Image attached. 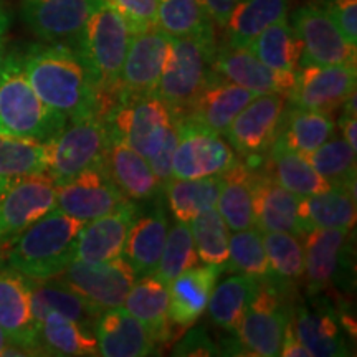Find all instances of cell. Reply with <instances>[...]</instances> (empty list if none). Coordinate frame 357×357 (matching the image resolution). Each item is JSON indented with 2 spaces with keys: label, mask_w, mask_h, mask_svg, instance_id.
<instances>
[{
  "label": "cell",
  "mask_w": 357,
  "mask_h": 357,
  "mask_svg": "<svg viewBox=\"0 0 357 357\" xmlns=\"http://www.w3.org/2000/svg\"><path fill=\"white\" fill-rule=\"evenodd\" d=\"M55 278L102 311L121 307L136 283L132 268L121 257L100 263L73 260Z\"/></svg>",
  "instance_id": "cell-10"
},
{
  "label": "cell",
  "mask_w": 357,
  "mask_h": 357,
  "mask_svg": "<svg viewBox=\"0 0 357 357\" xmlns=\"http://www.w3.org/2000/svg\"><path fill=\"white\" fill-rule=\"evenodd\" d=\"M167 217L162 207L136 218L128 231L123 253L136 276L154 275L167 236Z\"/></svg>",
  "instance_id": "cell-30"
},
{
  "label": "cell",
  "mask_w": 357,
  "mask_h": 357,
  "mask_svg": "<svg viewBox=\"0 0 357 357\" xmlns=\"http://www.w3.org/2000/svg\"><path fill=\"white\" fill-rule=\"evenodd\" d=\"M356 93V66L306 65L296 70L288 98L293 106L333 114Z\"/></svg>",
  "instance_id": "cell-15"
},
{
  "label": "cell",
  "mask_w": 357,
  "mask_h": 357,
  "mask_svg": "<svg viewBox=\"0 0 357 357\" xmlns=\"http://www.w3.org/2000/svg\"><path fill=\"white\" fill-rule=\"evenodd\" d=\"M43 356H98L95 334L58 312H48L37 324Z\"/></svg>",
  "instance_id": "cell-35"
},
{
  "label": "cell",
  "mask_w": 357,
  "mask_h": 357,
  "mask_svg": "<svg viewBox=\"0 0 357 357\" xmlns=\"http://www.w3.org/2000/svg\"><path fill=\"white\" fill-rule=\"evenodd\" d=\"M55 208L56 184L47 172L12 181L0 197V243L10 242Z\"/></svg>",
  "instance_id": "cell-11"
},
{
  "label": "cell",
  "mask_w": 357,
  "mask_h": 357,
  "mask_svg": "<svg viewBox=\"0 0 357 357\" xmlns=\"http://www.w3.org/2000/svg\"><path fill=\"white\" fill-rule=\"evenodd\" d=\"M339 124L342 126V131H344V139L347 144H349L352 149H357V137H356V116H342Z\"/></svg>",
  "instance_id": "cell-53"
},
{
  "label": "cell",
  "mask_w": 357,
  "mask_h": 357,
  "mask_svg": "<svg viewBox=\"0 0 357 357\" xmlns=\"http://www.w3.org/2000/svg\"><path fill=\"white\" fill-rule=\"evenodd\" d=\"M284 109L283 95H258L253 98L225 131L231 149L258 162L280 136Z\"/></svg>",
  "instance_id": "cell-14"
},
{
  "label": "cell",
  "mask_w": 357,
  "mask_h": 357,
  "mask_svg": "<svg viewBox=\"0 0 357 357\" xmlns=\"http://www.w3.org/2000/svg\"><path fill=\"white\" fill-rule=\"evenodd\" d=\"M289 0H238L223 29L227 45L247 48L266 26L287 19Z\"/></svg>",
  "instance_id": "cell-34"
},
{
  "label": "cell",
  "mask_w": 357,
  "mask_h": 357,
  "mask_svg": "<svg viewBox=\"0 0 357 357\" xmlns=\"http://www.w3.org/2000/svg\"><path fill=\"white\" fill-rule=\"evenodd\" d=\"M212 70L257 95L288 96L294 84V73L270 68L248 48H236L230 45H217L212 56Z\"/></svg>",
  "instance_id": "cell-19"
},
{
  "label": "cell",
  "mask_w": 357,
  "mask_h": 357,
  "mask_svg": "<svg viewBox=\"0 0 357 357\" xmlns=\"http://www.w3.org/2000/svg\"><path fill=\"white\" fill-rule=\"evenodd\" d=\"M70 126L45 141V172L56 185L101 167L111 139V124L105 116L70 121Z\"/></svg>",
  "instance_id": "cell-5"
},
{
  "label": "cell",
  "mask_w": 357,
  "mask_h": 357,
  "mask_svg": "<svg viewBox=\"0 0 357 357\" xmlns=\"http://www.w3.org/2000/svg\"><path fill=\"white\" fill-rule=\"evenodd\" d=\"M215 47V37L207 35L172 38L171 52L154 93L171 108L174 116L184 114L202 91L212 73Z\"/></svg>",
  "instance_id": "cell-6"
},
{
  "label": "cell",
  "mask_w": 357,
  "mask_h": 357,
  "mask_svg": "<svg viewBox=\"0 0 357 357\" xmlns=\"http://www.w3.org/2000/svg\"><path fill=\"white\" fill-rule=\"evenodd\" d=\"M258 281L252 276L240 275L213 288L207 305L212 323L225 331H235L257 291Z\"/></svg>",
  "instance_id": "cell-39"
},
{
  "label": "cell",
  "mask_w": 357,
  "mask_h": 357,
  "mask_svg": "<svg viewBox=\"0 0 357 357\" xmlns=\"http://www.w3.org/2000/svg\"><path fill=\"white\" fill-rule=\"evenodd\" d=\"M176 118V116H174ZM178 139L172 159V178L222 176L235 164V151L220 134L185 118H176Z\"/></svg>",
  "instance_id": "cell-9"
},
{
  "label": "cell",
  "mask_w": 357,
  "mask_h": 357,
  "mask_svg": "<svg viewBox=\"0 0 357 357\" xmlns=\"http://www.w3.org/2000/svg\"><path fill=\"white\" fill-rule=\"evenodd\" d=\"M8 342H10V337H8V334L0 328V356H2V352L7 347Z\"/></svg>",
  "instance_id": "cell-55"
},
{
  "label": "cell",
  "mask_w": 357,
  "mask_h": 357,
  "mask_svg": "<svg viewBox=\"0 0 357 357\" xmlns=\"http://www.w3.org/2000/svg\"><path fill=\"white\" fill-rule=\"evenodd\" d=\"M300 197L276 184L265 174H258L253 184V218L255 227L261 231H288L303 236V229L298 217Z\"/></svg>",
  "instance_id": "cell-26"
},
{
  "label": "cell",
  "mask_w": 357,
  "mask_h": 357,
  "mask_svg": "<svg viewBox=\"0 0 357 357\" xmlns=\"http://www.w3.org/2000/svg\"><path fill=\"white\" fill-rule=\"evenodd\" d=\"M30 298H32V312L35 326L45 318L48 312H58L83 329L93 333L98 316L102 310L84 300L78 293L61 283L60 280H30Z\"/></svg>",
  "instance_id": "cell-28"
},
{
  "label": "cell",
  "mask_w": 357,
  "mask_h": 357,
  "mask_svg": "<svg viewBox=\"0 0 357 357\" xmlns=\"http://www.w3.org/2000/svg\"><path fill=\"white\" fill-rule=\"evenodd\" d=\"M7 42H6V38H3V35L2 37H0V66H2V63H3V58H6V55H7Z\"/></svg>",
  "instance_id": "cell-56"
},
{
  "label": "cell",
  "mask_w": 357,
  "mask_h": 357,
  "mask_svg": "<svg viewBox=\"0 0 357 357\" xmlns=\"http://www.w3.org/2000/svg\"><path fill=\"white\" fill-rule=\"evenodd\" d=\"M334 132L336 121L331 114L293 106L291 109H284L278 137L296 153L307 154L331 139Z\"/></svg>",
  "instance_id": "cell-37"
},
{
  "label": "cell",
  "mask_w": 357,
  "mask_h": 357,
  "mask_svg": "<svg viewBox=\"0 0 357 357\" xmlns=\"http://www.w3.org/2000/svg\"><path fill=\"white\" fill-rule=\"evenodd\" d=\"M223 185L215 208L230 230H245L255 227L253 218V184L255 169L236 162L222 174Z\"/></svg>",
  "instance_id": "cell-33"
},
{
  "label": "cell",
  "mask_w": 357,
  "mask_h": 357,
  "mask_svg": "<svg viewBox=\"0 0 357 357\" xmlns=\"http://www.w3.org/2000/svg\"><path fill=\"white\" fill-rule=\"evenodd\" d=\"M158 26L169 37H215L213 22L199 0H159Z\"/></svg>",
  "instance_id": "cell-40"
},
{
  "label": "cell",
  "mask_w": 357,
  "mask_h": 357,
  "mask_svg": "<svg viewBox=\"0 0 357 357\" xmlns=\"http://www.w3.org/2000/svg\"><path fill=\"white\" fill-rule=\"evenodd\" d=\"M291 25L303 45L300 66H356V45L347 42L326 8L312 3L298 7L293 12Z\"/></svg>",
  "instance_id": "cell-12"
},
{
  "label": "cell",
  "mask_w": 357,
  "mask_h": 357,
  "mask_svg": "<svg viewBox=\"0 0 357 357\" xmlns=\"http://www.w3.org/2000/svg\"><path fill=\"white\" fill-rule=\"evenodd\" d=\"M68 119L40 100L24 70L22 52L7 53L0 66V134L45 142Z\"/></svg>",
  "instance_id": "cell-3"
},
{
  "label": "cell",
  "mask_w": 357,
  "mask_h": 357,
  "mask_svg": "<svg viewBox=\"0 0 357 357\" xmlns=\"http://www.w3.org/2000/svg\"><path fill=\"white\" fill-rule=\"evenodd\" d=\"M247 48L261 63L276 71L296 73V70L300 68L303 45L293 25L287 19L266 26L250 42Z\"/></svg>",
  "instance_id": "cell-36"
},
{
  "label": "cell",
  "mask_w": 357,
  "mask_h": 357,
  "mask_svg": "<svg viewBox=\"0 0 357 357\" xmlns=\"http://www.w3.org/2000/svg\"><path fill=\"white\" fill-rule=\"evenodd\" d=\"M222 266H192L169 281V319L178 331L192 328L207 311Z\"/></svg>",
  "instance_id": "cell-24"
},
{
  "label": "cell",
  "mask_w": 357,
  "mask_h": 357,
  "mask_svg": "<svg viewBox=\"0 0 357 357\" xmlns=\"http://www.w3.org/2000/svg\"><path fill=\"white\" fill-rule=\"evenodd\" d=\"M263 174L298 197L331 189V184L312 169L305 155L288 147L280 137L263 155Z\"/></svg>",
  "instance_id": "cell-27"
},
{
  "label": "cell",
  "mask_w": 357,
  "mask_h": 357,
  "mask_svg": "<svg viewBox=\"0 0 357 357\" xmlns=\"http://www.w3.org/2000/svg\"><path fill=\"white\" fill-rule=\"evenodd\" d=\"M134 220L136 207L128 202L108 215L84 223L77 240L75 260L100 263L121 257Z\"/></svg>",
  "instance_id": "cell-25"
},
{
  "label": "cell",
  "mask_w": 357,
  "mask_h": 357,
  "mask_svg": "<svg viewBox=\"0 0 357 357\" xmlns=\"http://www.w3.org/2000/svg\"><path fill=\"white\" fill-rule=\"evenodd\" d=\"M111 128L129 142L146 160L153 159L162 146L174 114L155 93L119 96L108 116Z\"/></svg>",
  "instance_id": "cell-8"
},
{
  "label": "cell",
  "mask_w": 357,
  "mask_h": 357,
  "mask_svg": "<svg viewBox=\"0 0 357 357\" xmlns=\"http://www.w3.org/2000/svg\"><path fill=\"white\" fill-rule=\"evenodd\" d=\"M12 25V12L3 0H0V37L8 32Z\"/></svg>",
  "instance_id": "cell-54"
},
{
  "label": "cell",
  "mask_w": 357,
  "mask_h": 357,
  "mask_svg": "<svg viewBox=\"0 0 357 357\" xmlns=\"http://www.w3.org/2000/svg\"><path fill=\"white\" fill-rule=\"evenodd\" d=\"M93 334L98 356L144 357L158 351V342L149 329L121 307L102 311L98 316Z\"/></svg>",
  "instance_id": "cell-22"
},
{
  "label": "cell",
  "mask_w": 357,
  "mask_h": 357,
  "mask_svg": "<svg viewBox=\"0 0 357 357\" xmlns=\"http://www.w3.org/2000/svg\"><path fill=\"white\" fill-rule=\"evenodd\" d=\"M291 324L298 339L311 356L342 357L349 349L341 334L336 316L331 311L300 306L291 312Z\"/></svg>",
  "instance_id": "cell-32"
},
{
  "label": "cell",
  "mask_w": 357,
  "mask_h": 357,
  "mask_svg": "<svg viewBox=\"0 0 357 357\" xmlns=\"http://www.w3.org/2000/svg\"><path fill=\"white\" fill-rule=\"evenodd\" d=\"M83 225L55 208L10 240L6 263L30 280L55 278L75 260Z\"/></svg>",
  "instance_id": "cell-2"
},
{
  "label": "cell",
  "mask_w": 357,
  "mask_h": 357,
  "mask_svg": "<svg viewBox=\"0 0 357 357\" xmlns=\"http://www.w3.org/2000/svg\"><path fill=\"white\" fill-rule=\"evenodd\" d=\"M174 356H217L220 354V349L213 344L212 339L207 337L202 329H194L187 336L177 342L174 347Z\"/></svg>",
  "instance_id": "cell-50"
},
{
  "label": "cell",
  "mask_w": 357,
  "mask_h": 357,
  "mask_svg": "<svg viewBox=\"0 0 357 357\" xmlns=\"http://www.w3.org/2000/svg\"><path fill=\"white\" fill-rule=\"evenodd\" d=\"M114 182L129 200H149L160 189V182L151 169L149 162L129 146V142L111 128V139L106 149L105 164H102Z\"/></svg>",
  "instance_id": "cell-23"
},
{
  "label": "cell",
  "mask_w": 357,
  "mask_h": 357,
  "mask_svg": "<svg viewBox=\"0 0 357 357\" xmlns=\"http://www.w3.org/2000/svg\"><path fill=\"white\" fill-rule=\"evenodd\" d=\"M106 0H22L20 17L35 37L71 45L91 13Z\"/></svg>",
  "instance_id": "cell-16"
},
{
  "label": "cell",
  "mask_w": 357,
  "mask_h": 357,
  "mask_svg": "<svg viewBox=\"0 0 357 357\" xmlns=\"http://www.w3.org/2000/svg\"><path fill=\"white\" fill-rule=\"evenodd\" d=\"M222 185V176H212L204 178H171L164 189L169 207L177 222L190 223L197 213L215 207Z\"/></svg>",
  "instance_id": "cell-38"
},
{
  "label": "cell",
  "mask_w": 357,
  "mask_h": 357,
  "mask_svg": "<svg viewBox=\"0 0 357 357\" xmlns=\"http://www.w3.org/2000/svg\"><path fill=\"white\" fill-rule=\"evenodd\" d=\"M312 169L323 176L331 187L356 185V151L342 137H331L312 153L303 154Z\"/></svg>",
  "instance_id": "cell-42"
},
{
  "label": "cell",
  "mask_w": 357,
  "mask_h": 357,
  "mask_svg": "<svg viewBox=\"0 0 357 357\" xmlns=\"http://www.w3.org/2000/svg\"><path fill=\"white\" fill-rule=\"evenodd\" d=\"M280 356L283 357H310L311 352L306 349L305 344L298 339L296 334H294L291 319H289V324L287 326V331H284L283 342H281Z\"/></svg>",
  "instance_id": "cell-52"
},
{
  "label": "cell",
  "mask_w": 357,
  "mask_h": 357,
  "mask_svg": "<svg viewBox=\"0 0 357 357\" xmlns=\"http://www.w3.org/2000/svg\"><path fill=\"white\" fill-rule=\"evenodd\" d=\"M10 182H12V181H8V178H2V177H0V197H2L3 192L7 190V187L10 185Z\"/></svg>",
  "instance_id": "cell-57"
},
{
  "label": "cell",
  "mask_w": 357,
  "mask_h": 357,
  "mask_svg": "<svg viewBox=\"0 0 357 357\" xmlns=\"http://www.w3.org/2000/svg\"><path fill=\"white\" fill-rule=\"evenodd\" d=\"M199 261L197 250H195L194 236L189 223L177 222L171 230L167 231L166 242H164L160 260L154 276L160 281L169 283L181 275L182 271L195 266Z\"/></svg>",
  "instance_id": "cell-46"
},
{
  "label": "cell",
  "mask_w": 357,
  "mask_h": 357,
  "mask_svg": "<svg viewBox=\"0 0 357 357\" xmlns=\"http://www.w3.org/2000/svg\"><path fill=\"white\" fill-rule=\"evenodd\" d=\"M22 61L40 100L68 121L108 118L118 102L98 88L82 56L68 43L30 45L22 52Z\"/></svg>",
  "instance_id": "cell-1"
},
{
  "label": "cell",
  "mask_w": 357,
  "mask_h": 357,
  "mask_svg": "<svg viewBox=\"0 0 357 357\" xmlns=\"http://www.w3.org/2000/svg\"><path fill=\"white\" fill-rule=\"evenodd\" d=\"M231 271L252 276L255 280H266L271 276L261 231L252 229L236 230L229 238V261Z\"/></svg>",
  "instance_id": "cell-45"
},
{
  "label": "cell",
  "mask_w": 357,
  "mask_h": 357,
  "mask_svg": "<svg viewBox=\"0 0 357 357\" xmlns=\"http://www.w3.org/2000/svg\"><path fill=\"white\" fill-rule=\"evenodd\" d=\"M177 139H178L177 123H176V118H174L172 126L169 128L166 139H164L162 146H160V149L158 151V154H155L153 159L147 160L162 187L172 178V159H174V151H176V146H177Z\"/></svg>",
  "instance_id": "cell-49"
},
{
  "label": "cell",
  "mask_w": 357,
  "mask_h": 357,
  "mask_svg": "<svg viewBox=\"0 0 357 357\" xmlns=\"http://www.w3.org/2000/svg\"><path fill=\"white\" fill-rule=\"evenodd\" d=\"M171 42L172 37L159 26L132 33L123 65L118 98L151 95L155 91L171 52Z\"/></svg>",
  "instance_id": "cell-18"
},
{
  "label": "cell",
  "mask_w": 357,
  "mask_h": 357,
  "mask_svg": "<svg viewBox=\"0 0 357 357\" xmlns=\"http://www.w3.org/2000/svg\"><path fill=\"white\" fill-rule=\"evenodd\" d=\"M131 200L114 185L105 166L88 169L56 185V208L82 222H91L118 211Z\"/></svg>",
  "instance_id": "cell-17"
},
{
  "label": "cell",
  "mask_w": 357,
  "mask_h": 357,
  "mask_svg": "<svg viewBox=\"0 0 357 357\" xmlns=\"http://www.w3.org/2000/svg\"><path fill=\"white\" fill-rule=\"evenodd\" d=\"M202 7L207 10L208 17H211L213 25L225 26L227 20H229L231 10H234L238 0H199Z\"/></svg>",
  "instance_id": "cell-51"
},
{
  "label": "cell",
  "mask_w": 357,
  "mask_h": 357,
  "mask_svg": "<svg viewBox=\"0 0 357 357\" xmlns=\"http://www.w3.org/2000/svg\"><path fill=\"white\" fill-rule=\"evenodd\" d=\"M255 96H258L257 93L229 82L212 70L207 83L199 96L192 101L189 109L176 118H185L222 136L236 118V114Z\"/></svg>",
  "instance_id": "cell-20"
},
{
  "label": "cell",
  "mask_w": 357,
  "mask_h": 357,
  "mask_svg": "<svg viewBox=\"0 0 357 357\" xmlns=\"http://www.w3.org/2000/svg\"><path fill=\"white\" fill-rule=\"evenodd\" d=\"M45 172V142L0 134V177L15 178Z\"/></svg>",
  "instance_id": "cell-44"
},
{
  "label": "cell",
  "mask_w": 357,
  "mask_h": 357,
  "mask_svg": "<svg viewBox=\"0 0 357 357\" xmlns=\"http://www.w3.org/2000/svg\"><path fill=\"white\" fill-rule=\"evenodd\" d=\"M291 319L284 284L273 278L258 281V288L235 331L242 354L258 357L280 356L284 331Z\"/></svg>",
  "instance_id": "cell-7"
},
{
  "label": "cell",
  "mask_w": 357,
  "mask_h": 357,
  "mask_svg": "<svg viewBox=\"0 0 357 357\" xmlns=\"http://www.w3.org/2000/svg\"><path fill=\"white\" fill-rule=\"evenodd\" d=\"M326 10L347 42L357 45V0H329Z\"/></svg>",
  "instance_id": "cell-48"
},
{
  "label": "cell",
  "mask_w": 357,
  "mask_h": 357,
  "mask_svg": "<svg viewBox=\"0 0 357 357\" xmlns=\"http://www.w3.org/2000/svg\"><path fill=\"white\" fill-rule=\"evenodd\" d=\"M261 238L270 261V278L281 284H293L303 278L305 248L296 235L288 231H261Z\"/></svg>",
  "instance_id": "cell-41"
},
{
  "label": "cell",
  "mask_w": 357,
  "mask_h": 357,
  "mask_svg": "<svg viewBox=\"0 0 357 357\" xmlns=\"http://www.w3.org/2000/svg\"><path fill=\"white\" fill-rule=\"evenodd\" d=\"M305 275L310 293L341 287L351 271V230L311 229L305 235Z\"/></svg>",
  "instance_id": "cell-13"
},
{
  "label": "cell",
  "mask_w": 357,
  "mask_h": 357,
  "mask_svg": "<svg viewBox=\"0 0 357 357\" xmlns=\"http://www.w3.org/2000/svg\"><path fill=\"white\" fill-rule=\"evenodd\" d=\"M298 217L303 229H344L356 225V192L347 187H331L321 194L300 197Z\"/></svg>",
  "instance_id": "cell-31"
},
{
  "label": "cell",
  "mask_w": 357,
  "mask_h": 357,
  "mask_svg": "<svg viewBox=\"0 0 357 357\" xmlns=\"http://www.w3.org/2000/svg\"><path fill=\"white\" fill-rule=\"evenodd\" d=\"M124 310L139 319L149 329L158 344L172 339V324L169 319V287L158 276H142L134 283L124 300Z\"/></svg>",
  "instance_id": "cell-29"
},
{
  "label": "cell",
  "mask_w": 357,
  "mask_h": 357,
  "mask_svg": "<svg viewBox=\"0 0 357 357\" xmlns=\"http://www.w3.org/2000/svg\"><path fill=\"white\" fill-rule=\"evenodd\" d=\"M131 38L132 32L126 20L105 2L91 13L71 43L88 66L98 88L114 101H118L121 71Z\"/></svg>",
  "instance_id": "cell-4"
},
{
  "label": "cell",
  "mask_w": 357,
  "mask_h": 357,
  "mask_svg": "<svg viewBox=\"0 0 357 357\" xmlns=\"http://www.w3.org/2000/svg\"><path fill=\"white\" fill-rule=\"evenodd\" d=\"M0 328L10 337V342L20 344L43 356L38 346L37 326L32 312L29 278L0 261Z\"/></svg>",
  "instance_id": "cell-21"
},
{
  "label": "cell",
  "mask_w": 357,
  "mask_h": 357,
  "mask_svg": "<svg viewBox=\"0 0 357 357\" xmlns=\"http://www.w3.org/2000/svg\"><path fill=\"white\" fill-rule=\"evenodd\" d=\"M199 260L205 265L225 266L229 261V227L215 207L207 208L190 222Z\"/></svg>",
  "instance_id": "cell-43"
},
{
  "label": "cell",
  "mask_w": 357,
  "mask_h": 357,
  "mask_svg": "<svg viewBox=\"0 0 357 357\" xmlns=\"http://www.w3.org/2000/svg\"><path fill=\"white\" fill-rule=\"evenodd\" d=\"M126 20L132 33L158 26L159 0H106Z\"/></svg>",
  "instance_id": "cell-47"
}]
</instances>
